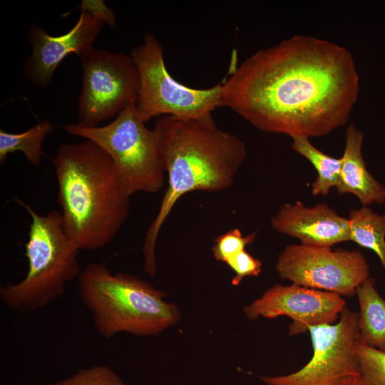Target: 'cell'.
<instances>
[{
	"instance_id": "6da1fadb",
	"label": "cell",
	"mask_w": 385,
	"mask_h": 385,
	"mask_svg": "<svg viewBox=\"0 0 385 385\" xmlns=\"http://www.w3.org/2000/svg\"><path fill=\"white\" fill-rule=\"evenodd\" d=\"M223 106L260 130L318 137L344 125L359 92L351 53L295 35L259 50L222 81Z\"/></svg>"
},
{
	"instance_id": "7a4b0ae2",
	"label": "cell",
	"mask_w": 385,
	"mask_h": 385,
	"mask_svg": "<svg viewBox=\"0 0 385 385\" xmlns=\"http://www.w3.org/2000/svg\"><path fill=\"white\" fill-rule=\"evenodd\" d=\"M153 129L159 138L168 180L143 246L144 270L151 277L157 270L155 246L160 231L178 200L192 191L228 189L247 156L245 143L219 128L212 114L187 120L161 116Z\"/></svg>"
},
{
	"instance_id": "3957f363",
	"label": "cell",
	"mask_w": 385,
	"mask_h": 385,
	"mask_svg": "<svg viewBox=\"0 0 385 385\" xmlns=\"http://www.w3.org/2000/svg\"><path fill=\"white\" fill-rule=\"evenodd\" d=\"M53 164L66 230L80 250L102 248L120 230L130 206L110 156L85 140L61 145Z\"/></svg>"
},
{
	"instance_id": "277c9868",
	"label": "cell",
	"mask_w": 385,
	"mask_h": 385,
	"mask_svg": "<svg viewBox=\"0 0 385 385\" xmlns=\"http://www.w3.org/2000/svg\"><path fill=\"white\" fill-rule=\"evenodd\" d=\"M78 288L96 332L105 339L123 332L156 335L180 319L179 309L165 300L164 292L133 275L112 273L103 263L86 265Z\"/></svg>"
},
{
	"instance_id": "5b68a950",
	"label": "cell",
	"mask_w": 385,
	"mask_h": 385,
	"mask_svg": "<svg viewBox=\"0 0 385 385\" xmlns=\"http://www.w3.org/2000/svg\"><path fill=\"white\" fill-rule=\"evenodd\" d=\"M15 200L31 220L25 245L28 271L19 282L1 287L0 299L11 310L34 312L61 298L67 283L78 278L80 250L60 212L53 210L41 215L19 198Z\"/></svg>"
},
{
	"instance_id": "8992f818",
	"label": "cell",
	"mask_w": 385,
	"mask_h": 385,
	"mask_svg": "<svg viewBox=\"0 0 385 385\" xmlns=\"http://www.w3.org/2000/svg\"><path fill=\"white\" fill-rule=\"evenodd\" d=\"M64 129L95 143L108 153L130 196L139 192L155 193L163 188L165 173L159 138L155 130L148 128L140 119L135 103L106 125L85 128L71 123Z\"/></svg>"
},
{
	"instance_id": "52a82bcc",
	"label": "cell",
	"mask_w": 385,
	"mask_h": 385,
	"mask_svg": "<svg viewBox=\"0 0 385 385\" xmlns=\"http://www.w3.org/2000/svg\"><path fill=\"white\" fill-rule=\"evenodd\" d=\"M130 56L139 73L135 106L144 123L164 115L185 120L200 118L223 106L222 81L199 89L185 86L170 76L163 46L153 34H146L143 43L134 47Z\"/></svg>"
},
{
	"instance_id": "ba28073f",
	"label": "cell",
	"mask_w": 385,
	"mask_h": 385,
	"mask_svg": "<svg viewBox=\"0 0 385 385\" xmlns=\"http://www.w3.org/2000/svg\"><path fill=\"white\" fill-rule=\"evenodd\" d=\"M80 59L78 125L97 127L136 103L140 76L130 56L93 48Z\"/></svg>"
},
{
	"instance_id": "9c48e42d",
	"label": "cell",
	"mask_w": 385,
	"mask_h": 385,
	"mask_svg": "<svg viewBox=\"0 0 385 385\" xmlns=\"http://www.w3.org/2000/svg\"><path fill=\"white\" fill-rule=\"evenodd\" d=\"M313 355L301 369L282 376H262L266 385H351L361 377L356 356L358 313L345 307L335 324L308 328Z\"/></svg>"
},
{
	"instance_id": "30bf717a",
	"label": "cell",
	"mask_w": 385,
	"mask_h": 385,
	"mask_svg": "<svg viewBox=\"0 0 385 385\" xmlns=\"http://www.w3.org/2000/svg\"><path fill=\"white\" fill-rule=\"evenodd\" d=\"M279 276L303 287L353 296L369 277V267L358 250L289 245L279 255Z\"/></svg>"
},
{
	"instance_id": "8fae6325",
	"label": "cell",
	"mask_w": 385,
	"mask_h": 385,
	"mask_svg": "<svg viewBox=\"0 0 385 385\" xmlns=\"http://www.w3.org/2000/svg\"><path fill=\"white\" fill-rule=\"evenodd\" d=\"M79 18L68 32L51 36L43 28L32 25L26 39L32 51L24 65L25 78L35 86L45 89L59 64L74 53L79 58L93 48L104 24L115 26V15L103 1H83Z\"/></svg>"
},
{
	"instance_id": "7c38bea8",
	"label": "cell",
	"mask_w": 385,
	"mask_h": 385,
	"mask_svg": "<svg viewBox=\"0 0 385 385\" xmlns=\"http://www.w3.org/2000/svg\"><path fill=\"white\" fill-rule=\"evenodd\" d=\"M345 307V300L338 294L292 283L273 285L243 311L250 320L290 317L293 322L289 334L292 336L308 331L311 326L334 324Z\"/></svg>"
},
{
	"instance_id": "4fadbf2b",
	"label": "cell",
	"mask_w": 385,
	"mask_h": 385,
	"mask_svg": "<svg viewBox=\"0 0 385 385\" xmlns=\"http://www.w3.org/2000/svg\"><path fill=\"white\" fill-rule=\"evenodd\" d=\"M271 226L309 246L332 247L349 237V220L325 202L314 207H306L299 201L284 204L272 217Z\"/></svg>"
},
{
	"instance_id": "5bb4252c",
	"label": "cell",
	"mask_w": 385,
	"mask_h": 385,
	"mask_svg": "<svg viewBox=\"0 0 385 385\" xmlns=\"http://www.w3.org/2000/svg\"><path fill=\"white\" fill-rule=\"evenodd\" d=\"M364 133L351 123L346 130L341 177L336 188L341 195L351 193L368 206L385 203V186L367 170L362 155Z\"/></svg>"
},
{
	"instance_id": "9a60e30c",
	"label": "cell",
	"mask_w": 385,
	"mask_h": 385,
	"mask_svg": "<svg viewBox=\"0 0 385 385\" xmlns=\"http://www.w3.org/2000/svg\"><path fill=\"white\" fill-rule=\"evenodd\" d=\"M359 304V344L385 351V299L369 277L356 290Z\"/></svg>"
},
{
	"instance_id": "2e32d148",
	"label": "cell",
	"mask_w": 385,
	"mask_h": 385,
	"mask_svg": "<svg viewBox=\"0 0 385 385\" xmlns=\"http://www.w3.org/2000/svg\"><path fill=\"white\" fill-rule=\"evenodd\" d=\"M348 220L349 240L374 251L385 270V213H376L364 205L351 210Z\"/></svg>"
},
{
	"instance_id": "e0dca14e",
	"label": "cell",
	"mask_w": 385,
	"mask_h": 385,
	"mask_svg": "<svg viewBox=\"0 0 385 385\" xmlns=\"http://www.w3.org/2000/svg\"><path fill=\"white\" fill-rule=\"evenodd\" d=\"M292 148L308 160L314 167L317 178L312 185L314 195H327L332 188H337L340 181L342 160L328 155L314 147L309 138H292Z\"/></svg>"
},
{
	"instance_id": "ac0fdd59",
	"label": "cell",
	"mask_w": 385,
	"mask_h": 385,
	"mask_svg": "<svg viewBox=\"0 0 385 385\" xmlns=\"http://www.w3.org/2000/svg\"><path fill=\"white\" fill-rule=\"evenodd\" d=\"M53 124L43 120L28 130L19 133H9L0 129V163L2 165L8 155L22 152L29 163L38 166L44 154L42 143L45 138L52 132Z\"/></svg>"
},
{
	"instance_id": "d6986e66",
	"label": "cell",
	"mask_w": 385,
	"mask_h": 385,
	"mask_svg": "<svg viewBox=\"0 0 385 385\" xmlns=\"http://www.w3.org/2000/svg\"><path fill=\"white\" fill-rule=\"evenodd\" d=\"M356 356L366 385H385V351L359 344Z\"/></svg>"
},
{
	"instance_id": "ffe728a7",
	"label": "cell",
	"mask_w": 385,
	"mask_h": 385,
	"mask_svg": "<svg viewBox=\"0 0 385 385\" xmlns=\"http://www.w3.org/2000/svg\"><path fill=\"white\" fill-rule=\"evenodd\" d=\"M50 385H128L115 371L106 365H95L78 370L72 376Z\"/></svg>"
},
{
	"instance_id": "44dd1931",
	"label": "cell",
	"mask_w": 385,
	"mask_h": 385,
	"mask_svg": "<svg viewBox=\"0 0 385 385\" xmlns=\"http://www.w3.org/2000/svg\"><path fill=\"white\" fill-rule=\"evenodd\" d=\"M256 236V232L243 236L238 228L231 229L214 240L212 255L217 261L225 263L230 257L245 250L246 246L254 242Z\"/></svg>"
},
{
	"instance_id": "7402d4cb",
	"label": "cell",
	"mask_w": 385,
	"mask_h": 385,
	"mask_svg": "<svg viewBox=\"0 0 385 385\" xmlns=\"http://www.w3.org/2000/svg\"><path fill=\"white\" fill-rule=\"evenodd\" d=\"M225 263L235 272L231 281L234 286L239 285L246 277L258 276L262 267V262L245 250L230 257Z\"/></svg>"
},
{
	"instance_id": "603a6c76",
	"label": "cell",
	"mask_w": 385,
	"mask_h": 385,
	"mask_svg": "<svg viewBox=\"0 0 385 385\" xmlns=\"http://www.w3.org/2000/svg\"><path fill=\"white\" fill-rule=\"evenodd\" d=\"M351 385H366L365 383L364 382L363 379H361V377H360L359 379H358L354 383H353Z\"/></svg>"
}]
</instances>
